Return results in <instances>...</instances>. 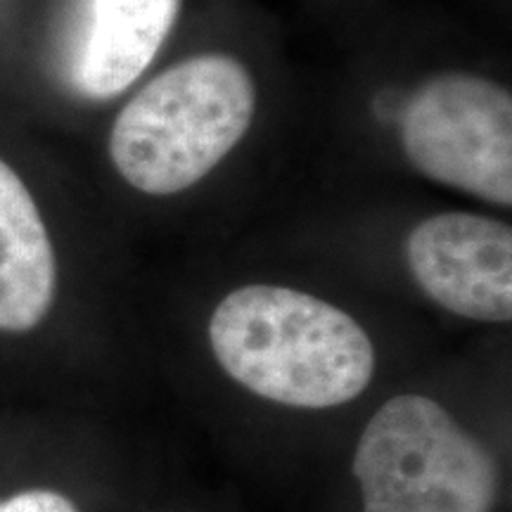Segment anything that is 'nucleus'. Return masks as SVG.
I'll use <instances>...</instances> for the list:
<instances>
[{
    "label": "nucleus",
    "instance_id": "obj_1",
    "mask_svg": "<svg viewBox=\"0 0 512 512\" xmlns=\"http://www.w3.org/2000/svg\"><path fill=\"white\" fill-rule=\"evenodd\" d=\"M209 342L221 368L261 399L342 406L366 392L375 349L349 313L280 285H245L214 309Z\"/></svg>",
    "mask_w": 512,
    "mask_h": 512
},
{
    "label": "nucleus",
    "instance_id": "obj_2",
    "mask_svg": "<svg viewBox=\"0 0 512 512\" xmlns=\"http://www.w3.org/2000/svg\"><path fill=\"white\" fill-rule=\"evenodd\" d=\"M256 110L249 72L228 55H197L166 69L119 112L110 157L145 195L200 183L245 138Z\"/></svg>",
    "mask_w": 512,
    "mask_h": 512
},
{
    "label": "nucleus",
    "instance_id": "obj_3",
    "mask_svg": "<svg viewBox=\"0 0 512 512\" xmlns=\"http://www.w3.org/2000/svg\"><path fill=\"white\" fill-rule=\"evenodd\" d=\"M363 512H491L498 470L489 451L437 401L401 394L356 446Z\"/></svg>",
    "mask_w": 512,
    "mask_h": 512
},
{
    "label": "nucleus",
    "instance_id": "obj_4",
    "mask_svg": "<svg viewBox=\"0 0 512 512\" xmlns=\"http://www.w3.org/2000/svg\"><path fill=\"white\" fill-rule=\"evenodd\" d=\"M401 140L422 176L512 204V98L498 83L472 74L430 79L403 112Z\"/></svg>",
    "mask_w": 512,
    "mask_h": 512
},
{
    "label": "nucleus",
    "instance_id": "obj_5",
    "mask_svg": "<svg viewBox=\"0 0 512 512\" xmlns=\"http://www.w3.org/2000/svg\"><path fill=\"white\" fill-rule=\"evenodd\" d=\"M415 283L446 311L470 320L512 318V230L489 216L448 214L418 223L406 240Z\"/></svg>",
    "mask_w": 512,
    "mask_h": 512
},
{
    "label": "nucleus",
    "instance_id": "obj_6",
    "mask_svg": "<svg viewBox=\"0 0 512 512\" xmlns=\"http://www.w3.org/2000/svg\"><path fill=\"white\" fill-rule=\"evenodd\" d=\"M181 0H81L64 69L76 93L110 100L150 67L176 24Z\"/></svg>",
    "mask_w": 512,
    "mask_h": 512
},
{
    "label": "nucleus",
    "instance_id": "obj_7",
    "mask_svg": "<svg viewBox=\"0 0 512 512\" xmlns=\"http://www.w3.org/2000/svg\"><path fill=\"white\" fill-rule=\"evenodd\" d=\"M55 252L34 197L0 159V332H29L55 297Z\"/></svg>",
    "mask_w": 512,
    "mask_h": 512
},
{
    "label": "nucleus",
    "instance_id": "obj_8",
    "mask_svg": "<svg viewBox=\"0 0 512 512\" xmlns=\"http://www.w3.org/2000/svg\"><path fill=\"white\" fill-rule=\"evenodd\" d=\"M0 512H79L60 491L31 489L0 501Z\"/></svg>",
    "mask_w": 512,
    "mask_h": 512
}]
</instances>
